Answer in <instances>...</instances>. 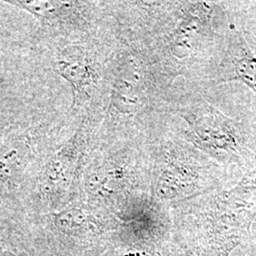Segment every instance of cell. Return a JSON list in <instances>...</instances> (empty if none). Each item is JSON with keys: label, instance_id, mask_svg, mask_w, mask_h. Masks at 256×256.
<instances>
[{"label": "cell", "instance_id": "obj_1", "mask_svg": "<svg viewBox=\"0 0 256 256\" xmlns=\"http://www.w3.org/2000/svg\"><path fill=\"white\" fill-rule=\"evenodd\" d=\"M178 114L186 124L185 137L203 153L220 160H236L247 153L243 126L208 102L198 100L183 106Z\"/></svg>", "mask_w": 256, "mask_h": 256}, {"label": "cell", "instance_id": "obj_2", "mask_svg": "<svg viewBox=\"0 0 256 256\" xmlns=\"http://www.w3.org/2000/svg\"><path fill=\"white\" fill-rule=\"evenodd\" d=\"M54 64L57 74L72 88V108H81L92 99L100 79L98 64L90 52L82 45H68L56 54Z\"/></svg>", "mask_w": 256, "mask_h": 256}, {"label": "cell", "instance_id": "obj_3", "mask_svg": "<svg viewBox=\"0 0 256 256\" xmlns=\"http://www.w3.org/2000/svg\"><path fill=\"white\" fill-rule=\"evenodd\" d=\"M182 4L180 20L168 36L167 45L170 54L178 61L190 60L198 54L212 16L208 3L184 2Z\"/></svg>", "mask_w": 256, "mask_h": 256}, {"label": "cell", "instance_id": "obj_4", "mask_svg": "<svg viewBox=\"0 0 256 256\" xmlns=\"http://www.w3.org/2000/svg\"><path fill=\"white\" fill-rule=\"evenodd\" d=\"M136 57L126 54L120 60L114 76L110 111L122 116L138 115L146 108V80Z\"/></svg>", "mask_w": 256, "mask_h": 256}, {"label": "cell", "instance_id": "obj_5", "mask_svg": "<svg viewBox=\"0 0 256 256\" xmlns=\"http://www.w3.org/2000/svg\"><path fill=\"white\" fill-rule=\"evenodd\" d=\"M238 81L256 94V48L236 28L230 32L226 50L221 60L216 82Z\"/></svg>", "mask_w": 256, "mask_h": 256}, {"label": "cell", "instance_id": "obj_6", "mask_svg": "<svg viewBox=\"0 0 256 256\" xmlns=\"http://www.w3.org/2000/svg\"><path fill=\"white\" fill-rule=\"evenodd\" d=\"M19 9L34 16L46 27L68 28L82 18L84 2L74 1H40L12 0L7 1Z\"/></svg>", "mask_w": 256, "mask_h": 256}, {"label": "cell", "instance_id": "obj_7", "mask_svg": "<svg viewBox=\"0 0 256 256\" xmlns=\"http://www.w3.org/2000/svg\"><path fill=\"white\" fill-rule=\"evenodd\" d=\"M0 149V174H10L12 168L22 164L30 154V146L22 140H10Z\"/></svg>", "mask_w": 256, "mask_h": 256}]
</instances>
